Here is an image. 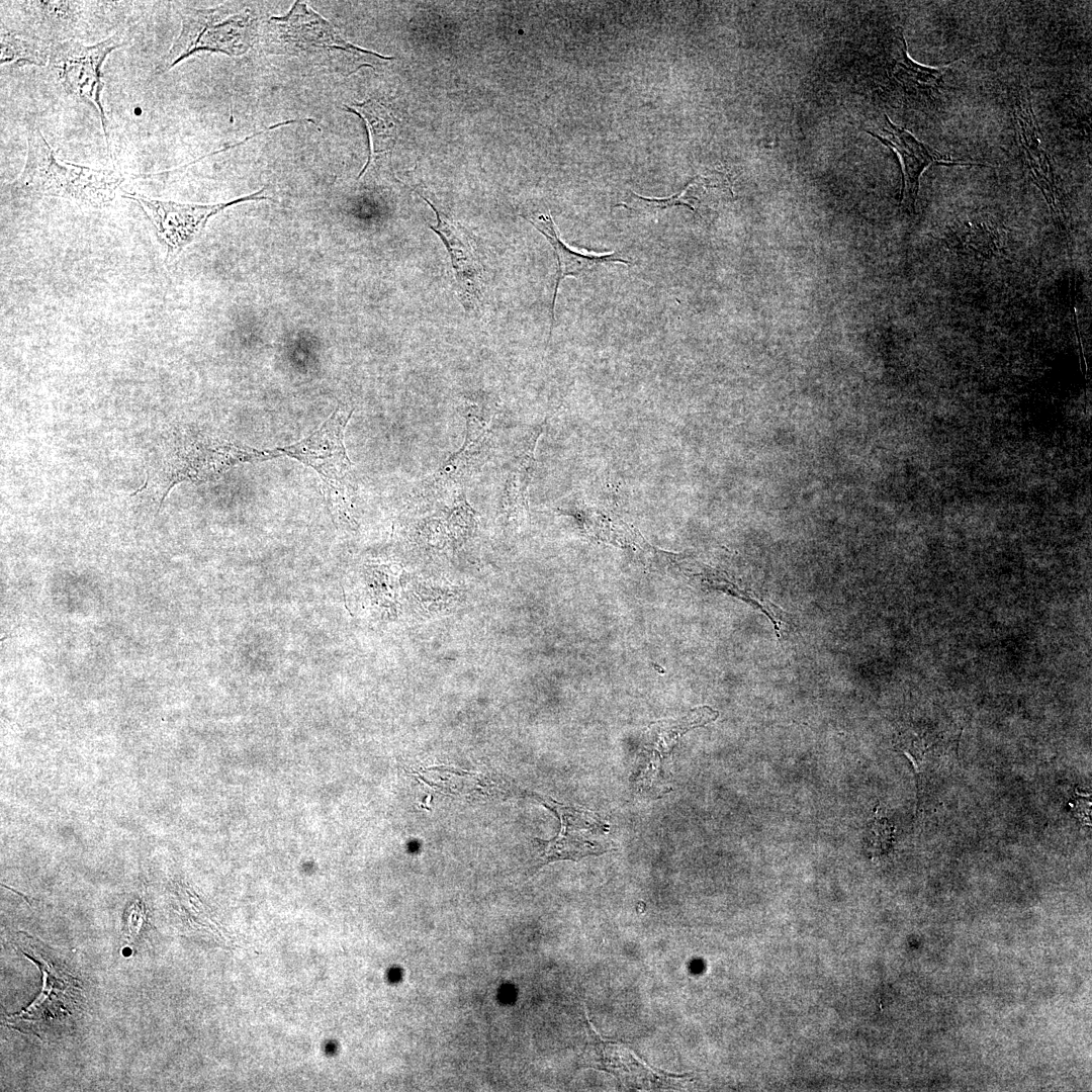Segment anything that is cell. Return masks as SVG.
I'll list each match as a JSON object with an SVG mask.
<instances>
[{
  "label": "cell",
  "mask_w": 1092,
  "mask_h": 1092,
  "mask_svg": "<svg viewBox=\"0 0 1092 1092\" xmlns=\"http://www.w3.org/2000/svg\"><path fill=\"white\" fill-rule=\"evenodd\" d=\"M124 181L121 173L61 160L39 128L27 135L24 167L11 185L18 197H59L91 206L110 203Z\"/></svg>",
  "instance_id": "obj_1"
},
{
  "label": "cell",
  "mask_w": 1092,
  "mask_h": 1092,
  "mask_svg": "<svg viewBox=\"0 0 1092 1092\" xmlns=\"http://www.w3.org/2000/svg\"><path fill=\"white\" fill-rule=\"evenodd\" d=\"M267 40L281 54L329 69H341L345 61L349 66L359 62L366 65L362 60L367 62L370 56L392 59L348 42L330 22L301 1H295L286 15L270 18Z\"/></svg>",
  "instance_id": "obj_2"
},
{
  "label": "cell",
  "mask_w": 1092,
  "mask_h": 1092,
  "mask_svg": "<svg viewBox=\"0 0 1092 1092\" xmlns=\"http://www.w3.org/2000/svg\"><path fill=\"white\" fill-rule=\"evenodd\" d=\"M353 410L337 406L315 431L293 445L272 450L275 457L294 458L314 469L323 480V489L333 513L351 520L354 496L352 464L344 446V431Z\"/></svg>",
  "instance_id": "obj_3"
},
{
  "label": "cell",
  "mask_w": 1092,
  "mask_h": 1092,
  "mask_svg": "<svg viewBox=\"0 0 1092 1092\" xmlns=\"http://www.w3.org/2000/svg\"><path fill=\"white\" fill-rule=\"evenodd\" d=\"M255 35L250 10L238 5L213 8H184L181 29L164 59L166 72L198 52L221 53L231 57L245 54Z\"/></svg>",
  "instance_id": "obj_4"
},
{
  "label": "cell",
  "mask_w": 1092,
  "mask_h": 1092,
  "mask_svg": "<svg viewBox=\"0 0 1092 1092\" xmlns=\"http://www.w3.org/2000/svg\"><path fill=\"white\" fill-rule=\"evenodd\" d=\"M178 436L164 463L169 488L184 480L215 479L238 464L275 457L272 451L240 446L202 432H187Z\"/></svg>",
  "instance_id": "obj_5"
},
{
  "label": "cell",
  "mask_w": 1092,
  "mask_h": 1092,
  "mask_svg": "<svg viewBox=\"0 0 1092 1092\" xmlns=\"http://www.w3.org/2000/svg\"><path fill=\"white\" fill-rule=\"evenodd\" d=\"M123 41L113 35L94 44L63 40L52 44L49 64L65 91L89 103L97 111L109 149L108 121L102 104V66L107 56Z\"/></svg>",
  "instance_id": "obj_6"
},
{
  "label": "cell",
  "mask_w": 1092,
  "mask_h": 1092,
  "mask_svg": "<svg viewBox=\"0 0 1092 1092\" xmlns=\"http://www.w3.org/2000/svg\"><path fill=\"white\" fill-rule=\"evenodd\" d=\"M264 188L247 196L216 204H187L149 198L136 193L123 196L134 201L153 225L159 241L166 248V261H174L182 250L198 239L208 219L223 209L250 200H263Z\"/></svg>",
  "instance_id": "obj_7"
},
{
  "label": "cell",
  "mask_w": 1092,
  "mask_h": 1092,
  "mask_svg": "<svg viewBox=\"0 0 1092 1092\" xmlns=\"http://www.w3.org/2000/svg\"><path fill=\"white\" fill-rule=\"evenodd\" d=\"M1017 143L1032 182L1049 205L1057 228L1068 234V218L1052 159L1046 152L1031 103L1020 96L1013 109Z\"/></svg>",
  "instance_id": "obj_8"
},
{
  "label": "cell",
  "mask_w": 1092,
  "mask_h": 1092,
  "mask_svg": "<svg viewBox=\"0 0 1092 1092\" xmlns=\"http://www.w3.org/2000/svg\"><path fill=\"white\" fill-rule=\"evenodd\" d=\"M420 196L436 214L437 224L430 228L440 237L450 255L462 305L467 310L471 309L478 302L483 276V268L473 239L463 226L451 221L428 198Z\"/></svg>",
  "instance_id": "obj_9"
},
{
  "label": "cell",
  "mask_w": 1092,
  "mask_h": 1092,
  "mask_svg": "<svg viewBox=\"0 0 1092 1092\" xmlns=\"http://www.w3.org/2000/svg\"><path fill=\"white\" fill-rule=\"evenodd\" d=\"M866 131L899 154L903 163V189L900 205L910 214L915 212L919 180L925 169L937 163L970 165V163L956 161L944 156L923 144L906 129L895 125L887 115H885L881 133L868 129Z\"/></svg>",
  "instance_id": "obj_10"
},
{
  "label": "cell",
  "mask_w": 1092,
  "mask_h": 1092,
  "mask_svg": "<svg viewBox=\"0 0 1092 1092\" xmlns=\"http://www.w3.org/2000/svg\"><path fill=\"white\" fill-rule=\"evenodd\" d=\"M533 226H535L553 247L557 259V271L554 285V293L551 304L550 335L553 330L555 304L560 282L568 276L579 277L589 270L610 262L629 264V261L620 257L616 252L597 254H582L567 247L559 238L552 217L544 213L521 214Z\"/></svg>",
  "instance_id": "obj_11"
},
{
  "label": "cell",
  "mask_w": 1092,
  "mask_h": 1092,
  "mask_svg": "<svg viewBox=\"0 0 1092 1092\" xmlns=\"http://www.w3.org/2000/svg\"><path fill=\"white\" fill-rule=\"evenodd\" d=\"M556 812L561 818V831L556 838L546 842L543 854L546 861L561 858L577 859L606 850L605 845L589 840L588 814L566 808L558 809Z\"/></svg>",
  "instance_id": "obj_12"
},
{
  "label": "cell",
  "mask_w": 1092,
  "mask_h": 1092,
  "mask_svg": "<svg viewBox=\"0 0 1092 1092\" xmlns=\"http://www.w3.org/2000/svg\"><path fill=\"white\" fill-rule=\"evenodd\" d=\"M544 424L532 429L517 446L506 480L503 502L512 513L528 511V488L535 471V448Z\"/></svg>",
  "instance_id": "obj_13"
},
{
  "label": "cell",
  "mask_w": 1092,
  "mask_h": 1092,
  "mask_svg": "<svg viewBox=\"0 0 1092 1092\" xmlns=\"http://www.w3.org/2000/svg\"><path fill=\"white\" fill-rule=\"evenodd\" d=\"M467 428V437L462 448L428 480L433 488L443 487L448 482L461 481L484 458L488 438L484 428L479 427V422L471 420Z\"/></svg>",
  "instance_id": "obj_14"
},
{
  "label": "cell",
  "mask_w": 1092,
  "mask_h": 1092,
  "mask_svg": "<svg viewBox=\"0 0 1092 1092\" xmlns=\"http://www.w3.org/2000/svg\"><path fill=\"white\" fill-rule=\"evenodd\" d=\"M345 108L360 116L368 130L370 152L368 161L359 174L360 178L373 159L391 152L397 139V124L393 115L375 100H366L353 106L346 105Z\"/></svg>",
  "instance_id": "obj_15"
},
{
  "label": "cell",
  "mask_w": 1092,
  "mask_h": 1092,
  "mask_svg": "<svg viewBox=\"0 0 1092 1092\" xmlns=\"http://www.w3.org/2000/svg\"><path fill=\"white\" fill-rule=\"evenodd\" d=\"M892 75L905 92L914 97H930L941 87L942 73L915 63L907 55V46L903 34L898 35Z\"/></svg>",
  "instance_id": "obj_16"
},
{
  "label": "cell",
  "mask_w": 1092,
  "mask_h": 1092,
  "mask_svg": "<svg viewBox=\"0 0 1092 1092\" xmlns=\"http://www.w3.org/2000/svg\"><path fill=\"white\" fill-rule=\"evenodd\" d=\"M52 44L40 36L14 30H1L0 63H25L43 66L50 61Z\"/></svg>",
  "instance_id": "obj_17"
},
{
  "label": "cell",
  "mask_w": 1092,
  "mask_h": 1092,
  "mask_svg": "<svg viewBox=\"0 0 1092 1092\" xmlns=\"http://www.w3.org/2000/svg\"><path fill=\"white\" fill-rule=\"evenodd\" d=\"M30 12H34L37 23L44 27V34H63L69 32L78 21L79 2L73 1H29Z\"/></svg>",
  "instance_id": "obj_18"
},
{
  "label": "cell",
  "mask_w": 1092,
  "mask_h": 1092,
  "mask_svg": "<svg viewBox=\"0 0 1092 1092\" xmlns=\"http://www.w3.org/2000/svg\"><path fill=\"white\" fill-rule=\"evenodd\" d=\"M893 839L894 827L888 821L883 810L878 807L870 827V852L873 853V856L886 853L892 847Z\"/></svg>",
  "instance_id": "obj_19"
},
{
  "label": "cell",
  "mask_w": 1092,
  "mask_h": 1092,
  "mask_svg": "<svg viewBox=\"0 0 1092 1092\" xmlns=\"http://www.w3.org/2000/svg\"><path fill=\"white\" fill-rule=\"evenodd\" d=\"M688 187H689V184L686 186V188L680 193L674 194V195L666 197V198H646V197L637 195L635 193H632V195H633L632 204L631 205L622 204V205L625 206V207H628V208L638 210V211L653 212V213L657 212V211L664 210L666 208H669V207H672V206H675V205H684V206H687L688 208H690L691 210L695 211L696 210L695 207L689 201L690 198L689 197L687 198Z\"/></svg>",
  "instance_id": "obj_20"
}]
</instances>
